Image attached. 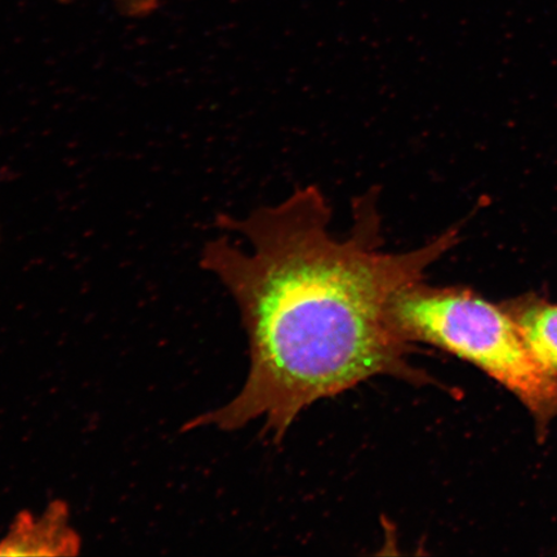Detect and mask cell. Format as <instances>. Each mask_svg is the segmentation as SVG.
Instances as JSON below:
<instances>
[{
  "label": "cell",
  "mask_w": 557,
  "mask_h": 557,
  "mask_svg": "<svg viewBox=\"0 0 557 557\" xmlns=\"http://www.w3.org/2000/svg\"><path fill=\"white\" fill-rule=\"evenodd\" d=\"M379 190L354 200V224L344 238L331 232L332 208L317 186L247 218L219 214L227 236L209 240L200 267L218 276L238 305L250 366L240 393L183 431L239 430L263 420V433L281 443L313 403L344 394L374 377L416 387L441 383L410 363L416 350L396 336L387 308L396 292L424 278L459 242V226L407 252L383 250Z\"/></svg>",
  "instance_id": "6da1fadb"
},
{
  "label": "cell",
  "mask_w": 557,
  "mask_h": 557,
  "mask_svg": "<svg viewBox=\"0 0 557 557\" xmlns=\"http://www.w3.org/2000/svg\"><path fill=\"white\" fill-rule=\"evenodd\" d=\"M387 322L403 343L429 345L475 366L524 404L540 434L557 418V373L528 346L503 304L422 281L396 292Z\"/></svg>",
  "instance_id": "7a4b0ae2"
},
{
  "label": "cell",
  "mask_w": 557,
  "mask_h": 557,
  "mask_svg": "<svg viewBox=\"0 0 557 557\" xmlns=\"http://www.w3.org/2000/svg\"><path fill=\"white\" fill-rule=\"evenodd\" d=\"M81 547L79 534L70 527L67 506L54 500L41 515H18L0 540V556H73Z\"/></svg>",
  "instance_id": "3957f363"
},
{
  "label": "cell",
  "mask_w": 557,
  "mask_h": 557,
  "mask_svg": "<svg viewBox=\"0 0 557 557\" xmlns=\"http://www.w3.org/2000/svg\"><path fill=\"white\" fill-rule=\"evenodd\" d=\"M503 305L535 357L557 373V305L532 295Z\"/></svg>",
  "instance_id": "277c9868"
},
{
  "label": "cell",
  "mask_w": 557,
  "mask_h": 557,
  "mask_svg": "<svg viewBox=\"0 0 557 557\" xmlns=\"http://www.w3.org/2000/svg\"><path fill=\"white\" fill-rule=\"evenodd\" d=\"M121 9L131 16H144L156 9L157 0H116Z\"/></svg>",
  "instance_id": "5b68a950"
}]
</instances>
